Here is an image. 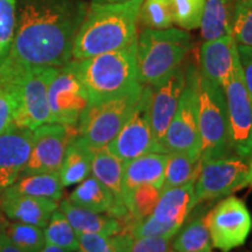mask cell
Masks as SVG:
<instances>
[{"instance_id":"6da1fadb","label":"cell","mask_w":252,"mask_h":252,"mask_svg":"<svg viewBox=\"0 0 252 252\" xmlns=\"http://www.w3.org/2000/svg\"><path fill=\"white\" fill-rule=\"evenodd\" d=\"M86 13L70 0H25L11 49L0 65V84L13 83L27 69L60 68L70 62Z\"/></svg>"},{"instance_id":"30bf717a","label":"cell","mask_w":252,"mask_h":252,"mask_svg":"<svg viewBox=\"0 0 252 252\" xmlns=\"http://www.w3.org/2000/svg\"><path fill=\"white\" fill-rule=\"evenodd\" d=\"M150 103L151 87L144 86L140 98L130 118L119 133L105 146L109 152L122 161H128L149 153H159V146L151 125Z\"/></svg>"},{"instance_id":"5b68a950","label":"cell","mask_w":252,"mask_h":252,"mask_svg":"<svg viewBox=\"0 0 252 252\" xmlns=\"http://www.w3.org/2000/svg\"><path fill=\"white\" fill-rule=\"evenodd\" d=\"M196 86L201 160L217 159L234 153L224 90L204 77L200 70H197Z\"/></svg>"},{"instance_id":"484cf974","label":"cell","mask_w":252,"mask_h":252,"mask_svg":"<svg viewBox=\"0 0 252 252\" xmlns=\"http://www.w3.org/2000/svg\"><path fill=\"white\" fill-rule=\"evenodd\" d=\"M174 251L198 252L212 250V239L208 230L206 215L197 214L182 224L172 239Z\"/></svg>"},{"instance_id":"f6af8a7d","label":"cell","mask_w":252,"mask_h":252,"mask_svg":"<svg viewBox=\"0 0 252 252\" xmlns=\"http://www.w3.org/2000/svg\"><path fill=\"white\" fill-rule=\"evenodd\" d=\"M236 1H252V0H236Z\"/></svg>"},{"instance_id":"4fadbf2b","label":"cell","mask_w":252,"mask_h":252,"mask_svg":"<svg viewBox=\"0 0 252 252\" xmlns=\"http://www.w3.org/2000/svg\"><path fill=\"white\" fill-rule=\"evenodd\" d=\"M76 135L77 127L58 123H47L33 130L31 156L20 176L59 173L69 141Z\"/></svg>"},{"instance_id":"e575fe53","label":"cell","mask_w":252,"mask_h":252,"mask_svg":"<svg viewBox=\"0 0 252 252\" xmlns=\"http://www.w3.org/2000/svg\"><path fill=\"white\" fill-rule=\"evenodd\" d=\"M19 109L15 86H0V134L15 124Z\"/></svg>"},{"instance_id":"74e56055","label":"cell","mask_w":252,"mask_h":252,"mask_svg":"<svg viewBox=\"0 0 252 252\" xmlns=\"http://www.w3.org/2000/svg\"><path fill=\"white\" fill-rule=\"evenodd\" d=\"M237 50L244 82L252 94V47L237 45Z\"/></svg>"},{"instance_id":"277c9868","label":"cell","mask_w":252,"mask_h":252,"mask_svg":"<svg viewBox=\"0 0 252 252\" xmlns=\"http://www.w3.org/2000/svg\"><path fill=\"white\" fill-rule=\"evenodd\" d=\"M191 48L187 31L145 28L137 39L138 81L152 87L178 68Z\"/></svg>"},{"instance_id":"603a6c76","label":"cell","mask_w":252,"mask_h":252,"mask_svg":"<svg viewBox=\"0 0 252 252\" xmlns=\"http://www.w3.org/2000/svg\"><path fill=\"white\" fill-rule=\"evenodd\" d=\"M63 188L64 187L59 173H43L20 176L13 185L1 193L8 195H30L60 201L63 196Z\"/></svg>"},{"instance_id":"3957f363","label":"cell","mask_w":252,"mask_h":252,"mask_svg":"<svg viewBox=\"0 0 252 252\" xmlns=\"http://www.w3.org/2000/svg\"><path fill=\"white\" fill-rule=\"evenodd\" d=\"M86 87L90 103L126 93L139 83L137 70V41L125 48L94 58L68 62Z\"/></svg>"},{"instance_id":"4316f807","label":"cell","mask_w":252,"mask_h":252,"mask_svg":"<svg viewBox=\"0 0 252 252\" xmlns=\"http://www.w3.org/2000/svg\"><path fill=\"white\" fill-rule=\"evenodd\" d=\"M200 168L201 156H193L188 153H169L167 158L161 191L186 185L191 180H196Z\"/></svg>"},{"instance_id":"83f0119b","label":"cell","mask_w":252,"mask_h":252,"mask_svg":"<svg viewBox=\"0 0 252 252\" xmlns=\"http://www.w3.org/2000/svg\"><path fill=\"white\" fill-rule=\"evenodd\" d=\"M2 235L24 252H39L46 245L42 228L18 220H7Z\"/></svg>"},{"instance_id":"8992f818","label":"cell","mask_w":252,"mask_h":252,"mask_svg":"<svg viewBox=\"0 0 252 252\" xmlns=\"http://www.w3.org/2000/svg\"><path fill=\"white\" fill-rule=\"evenodd\" d=\"M143 88L138 83L119 96L89 103L78 121L77 132L91 150L103 149L119 133L133 112Z\"/></svg>"},{"instance_id":"8fae6325","label":"cell","mask_w":252,"mask_h":252,"mask_svg":"<svg viewBox=\"0 0 252 252\" xmlns=\"http://www.w3.org/2000/svg\"><path fill=\"white\" fill-rule=\"evenodd\" d=\"M212 247L229 252L247 242L252 219L247 206L236 196H225L206 215Z\"/></svg>"},{"instance_id":"44dd1931","label":"cell","mask_w":252,"mask_h":252,"mask_svg":"<svg viewBox=\"0 0 252 252\" xmlns=\"http://www.w3.org/2000/svg\"><path fill=\"white\" fill-rule=\"evenodd\" d=\"M59 209L64 214L77 234H98L115 236L123 232L121 220L105 213H94L75 206L69 200H63Z\"/></svg>"},{"instance_id":"d6a6232c","label":"cell","mask_w":252,"mask_h":252,"mask_svg":"<svg viewBox=\"0 0 252 252\" xmlns=\"http://www.w3.org/2000/svg\"><path fill=\"white\" fill-rule=\"evenodd\" d=\"M17 25V0H0V65L7 58Z\"/></svg>"},{"instance_id":"d590c367","label":"cell","mask_w":252,"mask_h":252,"mask_svg":"<svg viewBox=\"0 0 252 252\" xmlns=\"http://www.w3.org/2000/svg\"><path fill=\"white\" fill-rule=\"evenodd\" d=\"M80 250L84 252H117L112 236L77 234Z\"/></svg>"},{"instance_id":"d6986e66","label":"cell","mask_w":252,"mask_h":252,"mask_svg":"<svg viewBox=\"0 0 252 252\" xmlns=\"http://www.w3.org/2000/svg\"><path fill=\"white\" fill-rule=\"evenodd\" d=\"M195 181L191 180L179 187L162 190L151 216L158 222L171 225L179 231L188 219L189 213L196 207L194 200Z\"/></svg>"},{"instance_id":"ffe728a7","label":"cell","mask_w":252,"mask_h":252,"mask_svg":"<svg viewBox=\"0 0 252 252\" xmlns=\"http://www.w3.org/2000/svg\"><path fill=\"white\" fill-rule=\"evenodd\" d=\"M168 154L149 153L124 162L123 187L125 196L134 188L143 185L156 186L161 190Z\"/></svg>"},{"instance_id":"1f68e13d","label":"cell","mask_w":252,"mask_h":252,"mask_svg":"<svg viewBox=\"0 0 252 252\" xmlns=\"http://www.w3.org/2000/svg\"><path fill=\"white\" fill-rule=\"evenodd\" d=\"M171 4L174 24L184 31L200 27L204 0H168Z\"/></svg>"},{"instance_id":"7c38bea8","label":"cell","mask_w":252,"mask_h":252,"mask_svg":"<svg viewBox=\"0 0 252 252\" xmlns=\"http://www.w3.org/2000/svg\"><path fill=\"white\" fill-rule=\"evenodd\" d=\"M223 90L232 151L237 156L252 158V94L244 82L239 62Z\"/></svg>"},{"instance_id":"f546056e","label":"cell","mask_w":252,"mask_h":252,"mask_svg":"<svg viewBox=\"0 0 252 252\" xmlns=\"http://www.w3.org/2000/svg\"><path fill=\"white\" fill-rule=\"evenodd\" d=\"M160 195L161 190L152 185L139 186L126 195L124 203L135 223L152 215Z\"/></svg>"},{"instance_id":"7a4b0ae2","label":"cell","mask_w":252,"mask_h":252,"mask_svg":"<svg viewBox=\"0 0 252 252\" xmlns=\"http://www.w3.org/2000/svg\"><path fill=\"white\" fill-rule=\"evenodd\" d=\"M143 1L93 2L75 36L72 59L94 58L125 48L137 41V24Z\"/></svg>"},{"instance_id":"7402d4cb","label":"cell","mask_w":252,"mask_h":252,"mask_svg":"<svg viewBox=\"0 0 252 252\" xmlns=\"http://www.w3.org/2000/svg\"><path fill=\"white\" fill-rule=\"evenodd\" d=\"M94 150L88 146L80 135L69 141L59 175L63 187L80 184L91 173Z\"/></svg>"},{"instance_id":"7bdbcfd3","label":"cell","mask_w":252,"mask_h":252,"mask_svg":"<svg viewBox=\"0 0 252 252\" xmlns=\"http://www.w3.org/2000/svg\"><path fill=\"white\" fill-rule=\"evenodd\" d=\"M130 0H94V2H100V4H115V2H125Z\"/></svg>"},{"instance_id":"5bb4252c","label":"cell","mask_w":252,"mask_h":252,"mask_svg":"<svg viewBox=\"0 0 252 252\" xmlns=\"http://www.w3.org/2000/svg\"><path fill=\"white\" fill-rule=\"evenodd\" d=\"M52 123L77 127L90 99L86 87L67 63L60 67L48 89Z\"/></svg>"},{"instance_id":"ba28073f","label":"cell","mask_w":252,"mask_h":252,"mask_svg":"<svg viewBox=\"0 0 252 252\" xmlns=\"http://www.w3.org/2000/svg\"><path fill=\"white\" fill-rule=\"evenodd\" d=\"M197 69L189 65L178 109L160 143V153H188L201 156L197 112Z\"/></svg>"},{"instance_id":"b9f144b4","label":"cell","mask_w":252,"mask_h":252,"mask_svg":"<svg viewBox=\"0 0 252 252\" xmlns=\"http://www.w3.org/2000/svg\"><path fill=\"white\" fill-rule=\"evenodd\" d=\"M6 222H7V219H6L5 214L2 213L1 208H0V237H1V235L4 234V228H5Z\"/></svg>"},{"instance_id":"ee69618b","label":"cell","mask_w":252,"mask_h":252,"mask_svg":"<svg viewBox=\"0 0 252 252\" xmlns=\"http://www.w3.org/2000/svg\"><path fill=\"white\" fill-rule=\"evenodd\" d=\"M171 252H182V251H174V250H171ZM198 252H212V250H206V251H198Z\"/></svg>"},{"instance_id":"f35d334b","label":"cell","mask_w":252,"mask_h":252,"mask_svg":"<svg viewBox=\"0 0 252 252\" xmlns=\"http://www.w3.org/2000/svg\"><path fill=\"white\" fill-rule=\"evenodd\" d=\"M112 238L113 242H115L117 252H130L132 241H133V237L131 235L121 232V234L112 236Z\"/></svg>"},{"instance_id":"e0dca14e","label":"cell","mask_w":252,"mask_h":252,"mask_svg":"<svg viewBox=\"0 0 252 252\" xmlns=\"http://www.w3.org/2000/svg\"><path fill=\"white\" fill-rule=\"evenodd\" d=\"M239 62L237 43L232 35L204 41L200 52V72L214 83L224 87Z\"/></svg>"},{"instance_id":"2e32d148","label":"cell","mask_w":252,"mask_h":252,"mask_svg":"<svg viewBox=\"0 0 252 252\" xmlns=\"http://www.w3.org/2000/svg\"><path fill=\"white\" fill-rule=\"evenodd\" d=\"M33 130L13 125L0 134V193L13 185L30 159Z\"/></svg>"},{"instance_id":"836d02e7","label":"cell","mask_w":252,"mask_h":252,"mask_svg":"<svg viewBox=\"0 0 252 252\" xmlns=\"http://www.w3.org/2000/svg\"><path fill=\"white\" fill-rule=\"evenodd\" d=\"M231 35L237 45L252 47V1H236L232 12Z\"/></svg>"},{"instance_id":"8d00e7d4","label":"cell","mask_w":252,"mask_h":252,"mask_svg":"<svg viewBox=\"0 0 252 252\" xmlns=\"http://www.w3.org/2000/svg\"><path fill=\"white\" fill-rule=\"evenodd\" d=\"M171 237H140L133 238L130 252H171Z\"/></svg>"},{"instance_id":"d4e9b609","label":"cell","mask_w":252,"mask_h":252,"mask_svg":"<svg viewBox=\"0 0 252 252\" xmlns=\"http://www.w3.org/2000/svg\"><path fill=\"white\" fill-rule=\"evenodd\" d=\"M68 200L75 206L94 213L109 214L115 206V198L111 191L93 175L80 182L69 195Z\"/></svg>"},{"instance_id":"9c48e42d","label":"cell","mask_w":252,"mask_h":252,"mask_svg":"<svg viewBox=\"0 0 252 252\" xmlns=\"http://www.w3.org/2000/svg\"><path fill=\"white\" fill-rule=\"evenodd\" d=\"M59 68H31L18 77L12 84L18 90L19 109L15 125L35 130L39 126L52 123L48 89L53 77Z\"/></svg>"},{"instance_id":"9a60e30c","label":"cell","mask_w":252,"mask_h":252,"mask_svg":"<svg viewBox=\"0 0 252 252\" xmlns=\"http://www.w3.org/2000/svg\"><path fill=\"white\" fill-rule=\"evenodd\" d=\"M185 84L186 72L179 65L159 83L151 87L150 117L158 146L174 117Z\"/></svg>"},{"instance_id":"4dcf8cb0","label":"cell","mask_w":252,"mask_h":252,"mask_svg":"<svg viewBox=\"0 0 252 252\" xmlns=\"http://www.w3.org/2000/svg\"><path fill=\"white\" fill-rule=\"evenodd\" d=\"M138 20L146 28L152 30L171 28L174 25L171 4L168 0H144Z\"/></svg>"},{"instance_id":"52a82bcc","label":"cell","mask_w":252,"mask_h":252,"mask_svg":"<svg viewBox=\"0 0 252 252\" xmlns=\"http://www.w3.org/2000/svg\"><path fill=\"white\" fill-rule=\"evenodd\" d=\"M245 187H252V158L231 153L217 159L201 160L194 187L195 206L225 197Z\"/></svg>"},{"instance_id":"ac0fdd59","label":"cell","mask_w":252,"mask_h":252,"mask_svg":"<svg viewBox=\"0 0 252 252\" xmlns=\"http://www.w3.org/2000/svg\"><path fill=\"white\" fill-rule=\"evenodd\" d=\"M0 208L8 220L45 229L59 204L52 198L0 193Z\"/></svg>"},{"instance_id":"f1b7e54d","label":"cell","mask_w":252,"mask_h":252,"mask_svg":"<svg viewBox=\"0 0 252 252\" xmlns=\"http://www.w3.org/2000/svg\"><path fill=\"white\" fill-rule=\"evenodd\" d=\"M46 244H52L71 252L80 250L77 232L72 228L61 210L56 209L43 230Z\"/></svg>"},{"instance_id":"60d3db41","label":"cell","mask_w":252,"mask_h":252,"mask_svg":"<svg viewBox=\"0 0 252 252\" xmlns=\"http://www.w3.org/2000/svg\"><path fill=\"white\" fill-rule=\"evenodd\" d=\"M39 252H71V251L65 250V249H62V248H60V247H56V245L46 244L45 247L41 249Z\"/></svg>"},{"instance_id":"bcb514c9","label":"cell","mask_w":252,"mask_h":252,"mask_svg":"<svg viewBox=\"0 0 252 252\" xmlns=\"http://www.w3.org/2000/svg\"><path fill=\"white\" fill-rule=\"evenodd\" d=\"M74 252H84V251H82V250H77V251H74Z\"/></svg>"},{"instance_id":"ab89813d","label":"cell","mask_w":252,"mask_h":252,"mask_svg":"<svg viewBox=\"0 0 252 252\" xmlns=\"http://www.w3.org/2000/svg\"><path fill=\"white\" fill-rule=\"evenodd\" d=\"M0 252H24L8 241L4 235L0 237Z\"/></svg>"},{"instance_id":"cb8c5ba5","label":"cell","mask_w":252,"mask_h":252,"mask_svg":"<svg viewBox=\"0 0 252 252\" xmlns=\"http://www.w3.org/2000/svg\"><path fill=\"white\" fill-rule=\"evenodd\" d=\"M232 0H204L201 35L204 41L231 35Z\"/></svg>"}]
</instances>
